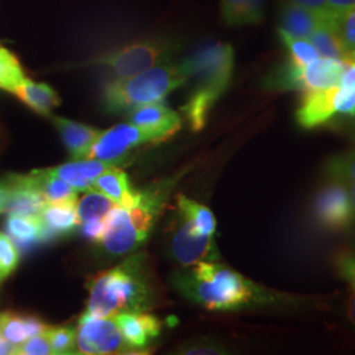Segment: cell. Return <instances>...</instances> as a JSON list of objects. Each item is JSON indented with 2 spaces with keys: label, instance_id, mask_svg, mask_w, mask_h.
Instances as JSON below:
<instances>
[{
  "label": "cell",
  "instance_id": "obj_37",
  "mask_svg": "<svg viewBox=\"0 0 355 355\" xmlns=\"http://www.w3.org/2000/svg\"><path fill=\"white\" fill-rule=\"evenodd\" d=\"M80 234L94 243H99L105 232V220L104 218H92L89 221L80 223Z\"/></svg>",
  "mask_w": 355,
  "mask_h": 355
},
{
  "label": "cell",
  "instance_id": "obj_18",
  "mask_svg": "<svg viewBox=\"0 0 355 355\" xmlns=\"http://www.w3.org/2000/svg\"><path fill=\"white\" fill-rule=\"evenodd\" d=\"M92 189L101 191L111 200H114L116 205L124 208H130L140 200V191L132 190L127 173L121 168H117L116 166L98 178Z\"/></svg>",
  "mask_w": 355,
  "mask_h": 355
},
{
  "label": "cell",
  "instance_id": "obj_35",
  "mask_svg": "<svg viewBox=\"0 0 355 355\" xmlns=\"http://www.w3.org/2000/svg\"><path fill=\"white\" fill-rule=\"evenodd\" d=\"M13 354L20 355H51L53 349H51V341L46 334H38L28 338L26 341L19 345L15 349Z\"/></svg>",
  "mask_w": 355,
  "mask_h": 355
},
{
  "label": "cell",
  "instance_id": "obj_45",
  "mask_svg": "<svg viewBox=\"0 0 355 355\" xmlns=\"http://www.w3.org/2000/svg\"><path fill=\"white\" fill-rule=\"evenodd\" d=\"M347 313H349V318L353 321V324L355 325V292L352 293L350 299H349V304H347Z\"/></svg>",
  "mask_w": 355,
  "mask_h": 355
},
{
  "label": "cell",
  "instance_id": "obj_9",
  "mask_svg": "<svg viewBox=\"0 0 355 355\" xmlns=\"http://www.w3.org/2000/svg\"><path fill=\"white\" fill-rule=\"evenodd\" d=\"M168 249L174 261L182 267L220 259L214 236L200 234L179 212L171 225Z\"/></svg>",
  "mask_w": 355,
  "mask_h": 355
},
{
  "label": "cell",
  "instance_id": "obj_17",
  "mask_svg": "<svg viewBox=\"0 0 355 355\" xmlns=\"http://www.w3.org/2000/svg\"><path fill=\"white\" fill-rule=\"evenodd\" d=\"M6 232L21 250L51 241L40 217L10 214L6 220Z\"/></svg>",
  "mask_w": 355,
  "mask_h": 355
},
{
  "label": "cell",
  "instance_id": "obj_47",
  "mask_svg": "<svg viewBox=\"0 0 355 355\" xmlns=\"http://www.w3.org/2000/svg\"><path fill=\"white\" fill-rule=\"evenodd\" d=\"M0 284H1V283H0Z\"/></svg>",
  "mask_w": 355,
  "mask_h": 355
},
{
  "label": "cell",
  "instance_id": "obj_11",
  "mask_svg": "<svg viewBox=\"0 0 355 355\" xmlns=\"http://www.w3.org/2000/svg\"><path fill=\"white\" fill-rule=\"evenodd\" d=\"M313 215L318 224L328 230H346L355 221L354 204L349 186L333 179L318 191L313 203Z\"/></svg>",
  "mask_w": 355,
  "mask_h": 355
},
{
  "label": "cell",
  "instance_id": "obj_6",
  "mask_svg": "<svg viewBox=\"0 0 355 355\" xmlns=\"http://www.w3.org/2000/svg\"><path fill=\"white\" fill-rule=\"evenodd\" d=\"M178 51L179 44L174 40L149 38L114 51H105L83 64L102 66L111 70L114 78H128L157 64L173 61Z\"/></svg>",
  "mask_w": 355,
  "mask_h": 355
},
{
  "label": "cell",
  "instance_id": "obj_3",
  "mask_svg": "<svg viewBox=\"0 0 355 355\" xmlns=\"http://www.w3.org/2000/svg\"><path fill=\"white\" fill-rule=\"evenodd\" d=\"M190 80V96L180 111L193 132H200L212 108L229 87L234 69V51L229 44L216 42L184 58Z\"/></svg>",
  "mask_w": 355,
  "mask_h": 355
},
{
  "label": "cell",
  "instance_id": "obj_32",
  "mask_svg": "<svg viewBox=\"0 0 355 355\" xmlns=\"http://www.w3.org/2000/svg\"><path fill=\"white\" fill-rule=\"evenodd\" d=\"M20 261L19 248L8 234L0 233V283L7 279L17 268Z\"/></svg>",
  "mask_w": 355,
  "mask_h": 355
},
{
  "label": "cell",
  "instance_id": "obj_31",
  "mask_svg": "<svg viewBox=\"0 0 355 355\" xmlns=\"http://www.w3.org/2000/svg\"><path fill=\"white\" fill-rule=\"evenodd\" d=\"M327 174L336 180L355 183V150L330 158L327 164Z\"/></svg>",
  "mask_w": 355,
  "mask_h": 355
},
{
  "label": "cell",
  "instance_id": "obj_20",
  "mask_svg": "<svg viewBox=\"0 0 355 355\" xmlns=\"http://www.w3.org/2000/svg\"><path fill=\"white\" fill-rule=\"evenodd\" d=\"M279 21L280 29L288 32L292 36L309 38L320 24L329 20L322 19L318 13L312 12L290 0L282 7Z\"/></svg>",
  "mask_w": 355,
  "mask_h": 355
},
{
  "label": "cell",
  "instance_id": "obj_2",
  "mask_svg": "<svg viewBox=\"0 0 355 355\" xmlns=\"http://www.w3.org/2000/svg\"><path fill=\"white\" fill-rule=\"evenodd\" d=\"M87 313L114 318L120 313L150 311L155 291L144 254H133L120 265L87 280Z\"/></svg>",
  "mask_w": 355,
  "mask_h": 355
},
{
  "label": "cell",
  "instance_id": "obj_7",
  "mask_svg": "<svg viewBox=\"0 0 355 355\" xmlns=\"http://www.w3.org/2000/svg\"><path fill=\"white\" fill-rule=\"evenodd\" d=\"M346 61L328 57H320L316 61L304 66L292 62L283 64L266 76L263 86L268 89H329L341 82Z\"/></svg>",
  "mask_w": 355,
  "mask_h": 355
},
{
  "label": "cell",
  "instance_id": "obj_4",
  "mask_svg": "<svg viewBox=\"0 0 355 355\" xmlns=\"http://www.w3.org/2000/svg\"><path fill=\"white\" fill-rule=\"evenodd\" d=\"M189 79L183 60L157 64L136 76L114 78L103 86V108L108 114H129L141 105L162 102L170 92L187 85Z\"/></svg>",
  "mask_w": 355,
  "mask_h": 355
},
{
  "label": "cell",
  "instance_id": "obj_10",
  "mask_svg": "<svg viewBox=\"0 0 355 355\" xmlns=\"http://www.w3.org/2000/svg\"><path fill=\"white\" fill-rule=\"evenodd\" d=\"M162 141L158 135L130 123L119 124L101 133L86 158H95L117 165L125 159L130 150L145 144H155Z\"/></svg>",
  "mask_w": 355,
  "mask_h": 355
},
{
  "label": "cell",
  "instance_id": "obj_34",
  "mask_svg": "<svg viewBox=\"0 0 355 355\" xmlns=\"http://www.w3.org/2000/svg\"><path fill=\"white\" fill-rule=\"evenodd\" d=\"M177 353L189 355H221L227 354L228 350L223 343L216 340L202 338L184 343L178 349Z\"/></svg>",
  "mask_w": 355,
  "mask_h": 355
},
{
  "label": "cell",
  "instance_id": "obj_5",
  "mask_svg": "<svg viewBox=\"0 0 355 355\" xmlns=\"http://www.w3.org/2000/svg\"><path fill=\"white\" fill-rule=\"evenodd\" d=\"M170 189L165 183L149 190L140 191L139 203L130 208L116 205L105 220V232L101 246L111 255H127L135 252L145 241L152 230L157 217L165 204V196Z\"/></svg>",
  "mask_w": 355,
  "mask_h": 355
},
{
  "label": "cell",
  "instance_id": "obj_40",
  "mask_svg": "<svg viewBox=\"0 0 355 355\" xmlns=\"http://www.w3.org/2000/svg\"><path fill=\"white\" fill-rule=\"evenodd\" d=\"M23 321H24V327H26V336L28 338L33 337V336H38V334H45L49 330V325H46L45 322H42L40 318L36 316H29L26 315L23 316Z\"/></svg>",
  "mask_w": 355,
  "mask_h": 355
},
{
  "label": "cell",
  "instance_id": "obj_14",
  "mask_svg": "<svg viewBox=\"0 0 355 355\" xmlns=\"http://www.w3.org/2000/svg\"><path fill=\"white\" fill-rule=\"evenodd\" d=\"M338 86L305 91L303 102L296 111V120L300 127L304 129L320 127L337 114Z\"/></svg>",
  "mask_w": 355,
  "mask_h": 355
},
{
  "label": "cell",
  "instance_id": "obj_30",
  "mask_svg": "<svg viewBox=\"0 0 355 355\" xmlns=\"http://www.w3.org/2000/svg\"><path fill=\"white\" fill-rule=\"evenodd\" d=\"M0 334L16 349L28 340L23 316L15 312L0 313ZM15 353V352H13Z\"/></svg>",
  "mask_w": 355,
  "mask_h": 355
},
{
  "label": "cell",
  "instance_id": "obj_46",
  "mask_svg": "<svg viewBox=\"0 0 355 355\" xmlns=\"http://www.w3.org/2000/svg\"><path fill=\"white\" fill-rule=\"evenodd\" d=\"M347 186H349V189H350V192H352V198H353V204H354V215H355V183H346Z\"/></svg>",
  "mask_w": 355,
  "mask_h": 355
},
{
  "label": "cell",
  "instance_id": "obj_33",
  "mask_svg": "<svg viewBox=\"0 0 355 355\" xmlns=\"http://www.w3.org/2000/svg\"><path fill=\"white\" fill-rule=\"evenodd\" d=\"M51 341L53 353L58 355L76 354V329L67 328V327H60L53 328L45 333Z\"/></svg>",
  "mask_w": 355,
  "mask_h": 355
},
{
  "label": "cell",
  "instance_id": "obj_28",
  "mask_svg": "<svg viewBox=\"0 0 355 355\" xmlns=\"http://www.w3.org/2000/svg\"><path fill=\"white\" fill-rule=\"evenodd\" d=\"M24 78V70L17 57L4 46H0V89L12 94Z\"/></svg>",
  "mask_w": 355,
  "mask_h": 355
},
{
  "label": "cell",
  "instance_id": "obj_26",
  "mask_svg": "<svg viewBox=\"0 0 355 355\" xmlns=\"http://www.w3.org/2000/svg\"><path fill=\"white\" fill-rule=\"evenodd\" d=\"M309 40L321 57L347 61V55L343 51L341 41L337 36L331 21H324L322 24H320L318 29L311 35Z\"/></svg>",
  "mask_w": 355,
  "mask_h": 355
},
{
  "label": "cell",
  "instance_id": "obj_24",
  "mask_svg": "<svg viewBox=\"0 0 355 355\" xmlns=\"http://www.w3.org/2000/svg\"><path fill=\"white\" fill-rule=\"evenodd\" d=\"M178 212L189 220L191 225L204 236H214L216 232V218L212 211L203 204L179 193L177 198Z\"/></svg>",
  "mask_w": 355,
  "mask_h": 355
},
{
  "label": "cell",
  "instance_id": "obj_42",
  "mask_svg": "<svg viewBox=\"0 0 355 355\" xmlns=\"http://www.w3.org/2000/svg\"><path fill=\"white\" fill-rule=\"evenodd\" d=\"M331 12L334 15L346 12L355 7V0H327Z\"/></svg>",
  "mask_w": 355,
  "mask_h": 355
},
{
  "label": "cell",
  "instance_id": "obj_25",
  "mask_svg": "<svg viewBox=\"0 0 355 355\" xmlns=\"http://www.w3.org/2000/svg\"><path fill=\"white\" fill-rule=\"evenodd\" d=\"M114 207L116 203L114 200H111L101 191L95 189L85 191V193L76 202V215L79 218V224L92 218H104Z\"/></svg>",
  "mask_w": 355,
  "mask_h": 355
},
{
  "label": "cell",
  "instance_id": "obj_19",
  "mask_svg": "<svg viewBox=\"0 0 355 355\" xmlns=\"http://www.w3.org/2000/svg\"><path fill=\"white\" fill-rule=\"evenodd\" d=\"M12 94L28 108L42 116H49L61 103L58 94L49 85L36 83L26 76Z\"/></svg>",
  "mask_w": 355,
  "mask_h": 355
},
{
  "label": "cell",
  "instance_id": "obj_44",
  "mask_svg": "<svg viewBox=\"0 0 355 355\" xmlns=\"http://www.w3.org/2000/svg\"><path fill=\"white\" fill-rule=\"evenodd\" d=\"M13 352H15V347H13L12 345L8 343V341L0 334V355L13 354Z\"/></svg>",
  "mask_w": 355,
  "mask_h": 355
},
{
  "label": "cell",
  "instance_id": "obj_1",
  "mask_svg": "<svg viewBox=\"0 0 355 355\" xmlns=\"http://www.w3.org/2000/svg\"><path fill=\"white\" fill-rule=\"evenodd\" d=\"M173 284L186 299L208 311L229 312L262 306H295L304 300L275 291L217 262H200L173 275Z\"/></svg>",
  "mask_w": 355,
  "mask_h": 355
},
{
  "label": "cell",
  "instance_id": "obj_41",
  "mask_svg": "<svg viewBox=\"0 0 355 355\" xmlns=\"http://www.w3.org/2000/svg\"><path fill=\"white\" fill-rule=\"evenodd\" d=\"M340 86H343V87H355V58L346 61Z\"/></svg>",
  "mask_w": 355,
  "mask_h": 355
},
{
  "label": "cell",
  "instance_id": "obj_39",
  "mask_svg": "<svg viewBox=\"0 0 355 355\" xmlns=\"http://www.w3.org/2000/svg\"><path fill=\"white\" fill-rule=\"evenodd\" d=\"M291 1L302 6V7H304V8L312 11V12L318 13L322 19L329 20V21H331L334 19V16H336L334 13L331 12L327 0H291Z\"/></svg>",
  "mask_w": 355,
  "mask_h": 355
},
{
  "label": "cell",
  "instance_id": "obj_38",
  "mask_svg": "<svg viewBox=\"0 0 355 355\" xmlns=\"http://www.w3.org/2000/svg\"><path fill=\"white\" fill-rule=\"evenodd\" d=\"M337 114L355 116V87L338 86Z\"/></svg>",
  "mask_w": 355,
  "mask_h": 355
},
{
  "label": "cell",
  "instance_id": "obj_36",
  "mask_svg": "<svg viewBox=\"0 0 355 355\" xmlns=\"http://www.w3.org/2000/svg\"><path fill=\"white\" fill-rule=\"evenodd\" d=\"M336 266L343 279L347 282L355 292V254L347 252L340 254L337 257Z\"/></svg>",
  "mask_w": 355,
  "mask_h": 355
},
{
  "label": "cell",
  "instance_id": "obj_29",
  "mask_svg": "<svg viewBox=\"0 0 355 355\" xmlns=\"http://www.w3.org/2000/svg\"><path fill=\"white\" fill-rule=\"evenodd\" d=\"M331 24L341 41L347 60L355 58V7L346 12L336 15Z\"/></svg>",
  "mask_w": 355,
  "mask_h": 355
},
{
  "label": "cell",
  "instance_id": "obj_22",
  "mask_svg": "<svg viewBox=\"0 0 355 355\" xmlns=\"http://www.w3.org/2000/svg\"><path fill=\"white\" fill-rule=\"evenodd\" d=\"M38 190L48 204H76L79 191L61 178L51 174L46 168L31 173Z\"/></svg>",
  "mask_w": 355,
  "mask_h": 355
},
{
  "label": "cell",
  "instance_id": "obj_13",
  "mask_svg": "<svg viewBox=\"0 0 355 355\" xmlns=\"http://www.w3.org/2000/svg\"><path fill=\"white\" fill-rule=\"evenodd\" d=\"M129 123L168 140L182 128L180 116L162 102L141 105L128 114Z\"/></svg>",
  "mask_w": 355,
  "mask_h": 355
},
{
  "label": "cell",
  "instance_id": "obj_15",
  "mask_svg": "<svg viewBox=\"0 0 355 355\" xmlns=\"http://www.w3.org/2000/svg\"><path fill=\"white\" fill-rule=\"evenodd\" d=\"M114 320L132 350H141L157 338L162 330L161 320L146 312L120 313Z\"/></svg>",
  "mask_w": 355,
  "mask_h": 355
},
{
  "label": "cell",
  "instance_id": "obj_21",
  "mask_svg": "<svg viewBox=\"0 0 355 355\" xmlns=\"http://www.w3.org/2000/svg\"><path fill=\"white\" fill-rule=\"evenodd\" d=\"M40 218L51 240L70 234L79 227L76 204H46Z\"/></svg>",
  "mask_w": 355,
  "mask_h": 355
},
{
  "label": "cell",
  "instance_id": "obj_23",
  "mask_svg": "<svg viewBox=\"0 0 355 355\" xmlns=\"http://www.w3.org/2000/svg\"><path fill=\"white\" fill-rule=\"evenodd\" d=\"M221 15L230 26L258 24L263 19V0H223Z\"/></svg>",
  "mask_w": 355,
  "mask_h": 355
},
{
  "label": "cell",
  "instance_id": "obj_12",
  "mask_svg": "<svg viewBox=\"0 0 355 355\" xmlns=\"http://www.w3.org/2000/svg\"><path fill=\"white\" fill-rule=\"evenodd\" d=\"M10 193L4 207V214L40 217L46 205L42 193L35 183L32 174H7Z\"/></svg>",
  "mask_w": 355,
  "mask_h": 355
},
{
  "label": "cell",
  "instance_id": "obj_8",
  "mask_svg": "<svg viewBox=\"0 0 355 355\" xmlns=\"http://www.w3.org/2000/svg\"><path fill=\"white\" fill-rule=\"evenodd\" d=\"M76 354H129L132 349L124 340L114 318L85 313L76 329Z\"/></svg>",
  "mask_w": 355,
  "mask_h": 355
},
{
  "label": "cell",
  "instance_id": "obj_27",
  "mask_svg": "<svg viewBox=\"0 0 355 355\" xmlns=\"http://www.w3.org/2000/svg\"><path fill=\"white\" fill-rule=\"evenodd\" d=\"M280 40L290 54V62L297 66H304L318 60L321 55L309 38L296 37L288 32L278 29Z\"/></svg>",
  "mask_w": 355,
  "mask_h": 355
},
{
  "label": "cell",
  "instance_id": "obj_16",
  "mask_svg": "<svg viewBox=\"0 0 355 355\" xmlns=\"http://www.w3.org/2000/svg\"><path fill=\"white\" fill-rule=\"evenodd\" d=\"M53 123L61 135L64 146L73 159L86 158L92 145L102 133V130L99 129L76 123L73 120H67L60 116H54Z\"/></svg>",
  "mask_w": 355,
  "mask_h": 355
},
{
  "label": "cell",
  "instance_id": "obj_43",
  "mask_svg": "<svg viewBox=\"0 0 355 355\" xmlns=\"http://www.w3.org/2000/svg\"><path fill=\"white\" fill-rule=\"evenodd\" d=\"M10 193V182L7 175L0 178V214H4V207Z\"/></svg>",
  "mask_w": 355,
  "mask_h": 355
}]
</instances>
